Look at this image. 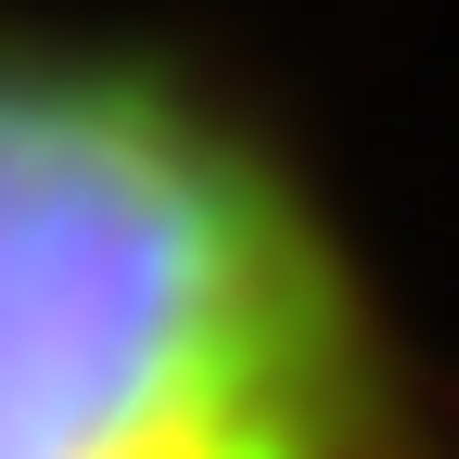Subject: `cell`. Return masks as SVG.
<instances>
[{"label":"cell","instance_id":"6da1fadb","mask_svg":"<svg viewBox=\"0 0 459 459\" xmlns=\"http://www.w3.org/2000/svg\"><path fill=\"white\" fill-rule=\"evenodd\" d=\"M0 459H370L319 230L128 65H0Z\"/></svg>","mask_w":459,"mask_h":459}]
</instances>
